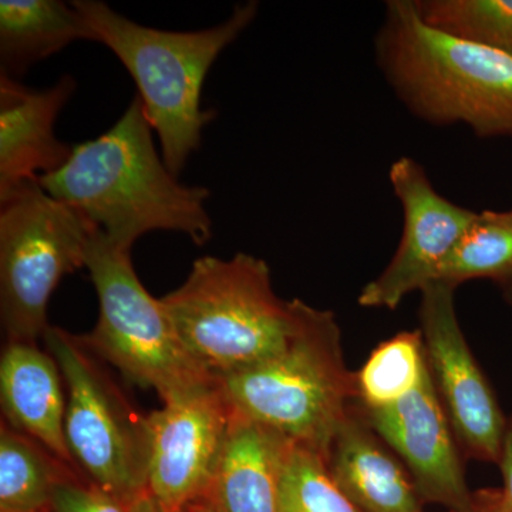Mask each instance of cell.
<instances>
[{"label": "cell", "mask_w": 512, "mask_h": 512, "mask_svg": "<svg viewBox=\"0 0 512 512\" xmlns=\"http://www.w3.org/2000/svg\"><path fill=\"white\" fill-rule=\"evenodd\" d=\"M37 183L126 251L151 231L181 232L198 247L212 237L210 190L181 184L168 170L138 96L113 127L73 144L66 163Z\"/></svg>", "instance_id": "cell-1"}, {"label": "cell", "mask_w": 512, "mask_h": 512, "mask_svg": "<svg viewBox=\"0 0 512 512\" xmlns=\"http://www.w3.org/2000/svg\"><path fill=\"white\" fill-rule=\"evenodd\" d=\"M376 47L384 76L416 116L512 137V55L434 28L416 0L387 2Z\"/></svg>", "instance_id": "cell-2"}, {"label": "cell", "mask_w": 512, "mask_h": 512, "mask_svg": "<svg viewBox=\"0 0 512 512\" xmlns=\"http://www.w3.org/2000/svg\"><path fill=\"white\" fill-rule=\"evenodd\" d=\"M72 3L94 42L109 47L133 77L164 163L171 173L180 174L200 148L202 130L215 117V110L201 106L205 77L218 56L251 25L258 3L235 6L221 25L194 32L138 25L100 0Z\"/></svg>", "instance_id": "cell-3"}, {"label": "cell", "mask_w": 512, "mask_h": 512, "mask_svg": "<svg viewBox=\"0 0 512 512\" xmlns=\"http://www.w3.org/2000/svg\"><path fill=\"white\" fill-rule=\"evenodd\" d=\"M291 302L285 348L218 380L235 416L271 427L328 461L333 437L357 403L356 373L345 365L335 315Z\"/></svg>", "instance_id": "cell-4"}, {"label": "cell", "mask_w": 512, "mask_h": 512, "mask_svg": "<svg viewBox=\"0 0 512 512\" xmlns=\"http://www.w3.org/2000/svg\"><path fill=\"white\" fill-rule=\"evenodd\" d=\"M160 301L185 352L217 379L275 356L293 329L292 302L276 295L264 259L248 254L202 256Z\"/></svg>", "instance_id": "cell-5"}, {"label": "cell", "mask_w": 512, "mask_h": 512, "mask_svg": "<svg viewBox=\"0 0 512 512\" xmlns=\"http://www.w3.org/2000/svg\"><path fill=\"white\" fill-rule=\"evenodd\" d=\"M42 339L62 372L64 436L74 467L130 508L147 493L148 416L137 412L80 336L49 326Z\"/></svg>", "instance_id": "cell-6"}, {"label": "cell", "mask_w": 512, "mask_h": 512, "mask_svg": "<svg viewBox=\"0 0 512 512\" xmlns=\"http://www.w3.org/2000/svg\"><path fill=\"white\" fill-rule=\"evenodd\" d=\"M97 228L37 181L0 197V320L6 342L43 338L64 276L84 268Z\"/></svg>", "instance_id": "cell-7"}, {"label": "cell", "mask_w": 512, "mask_h": 512, "mask_svg": "<svg viewBox=\"0 0 512 512\" xmlns=\"http://www.w3.org/2000/svg\"><path fill=\"white\" fill-rule=\"evenodd\" d=\"M84 268L99 298V320L80 338L94 355L138 386L156 390L163 402L214 377L185 352L163 303L138 279L131 251L97 229Z\"/></svg>", "instance_id": "cell-8"}, {"label": "cell", "mask_w": 512, "mask_h": 512, "mask_svg": "<svg viewBox=\"0 0 512 512\" xmlns=\"http://www.w3.org/2000/svg\"><path fill=\"white\" fill-rule=\"evenodd\" d=\"M232 416L217 377L174 394L148 414L147 493L161 511L180 512L205 494Z\"/></svg>", "instance_id": "cell-9"}, {"label": "cell", "mask_w": 512, "mask_h": 512, "mask_svg": "<svg viewBox=\"0 0 512 512\" xmlns=\"http://www.w3.org/2000/svg\"><path fill=\"white\" fill-rule=\"evenodd\" d=\"M421 293L427 362L451 427L467 456L500 464L507 423L461 332L454 288L434 281Z\"/></svg>", "instance_id": "cell-10"}, {"label": "cell", "mask_w": 512, "mask_h": 512, "mask_svg": "<svg viewBox=\"0 0 512 512\" xmlns=\"http://www.w3.org/2000/svg\"><path fill=\"white\" fill-rule=\"evenodd\" d=\"M389 178L403 208L402 241L383 274L360 293L365 308L396 309L404 296L436 281L440 266L477 215L434 190L413 158L394 161Z\"/></svg>", "instance_id": "cell-11"}, {"label": "cell", "mask_w": 512, "mask_h": 512, "mask_svg": "<svg viewBox=\"0 0 512 512\" xmlns=\"http://www.w3.org/2000/svg\"><path fill=\"white\" fill-rule=\"evenodd\" d=\"M360 410L370 427L402 458L421 501L444 505L450 512H473V493L468 490L450 420L429 365L403 399L380 409L360 406Z\"/></svg>", "instance_id": "cell-12"}, {"label": "cell", "mask_w": 512, "mask_h": 512, "mask_svg": "<svg viewBox=\"0 0 512 512\" xmlns=\"http://www.w3.org/2000/svg\"><path fill=\"white\" fill-rule=\"evenodd\" d=\"M76 87L70 74L43 90L0 74V197L66 163L72 146L56 137L55 124Z\"/></svg>", "instance_id": "cell-13"}, {"label": "cell", "mask_w": 512, "mask_h": 512, "mask_svg": "<svg viewBox=\"0 0 512 512\" xmlns=\"http://www.w3.org/2000/svg\"><path fill=\"white\" fill-rule=\"evenodd\" d=\"M330 476L362 512H421L409 470L367 423L359 403L333 437Z\"/></svg>", "instance_id": "cell-14"}, {"label": "cell", "mask_w": 512, "mask_h": 512, "mask_svg": "<svg viewBox=\"0 0 512 512\" xmlns=\"http://www.w3.org/2000/svg\"><path fill=\"white\" fill-rule=\"evenodd\" d=\"M3 421L74 467L66 436V389L55 357L36 343L6 342L0 357Z\"/></svg>", "instance_id": "cell-15"}, {"label": "cell", "mask_w": 512, "mask_h": 512, "mask_svg": "<svg viewBox=\"0 0 512 512\" xmlns=\"http://www.w3.org/2000/svg\"><path fill=\"white\" fill-rule=\"evenodd\" d=\"M291 444L279 431L234 414L200 500L211 512H276L279 474Z\"/></svg>", "instance_id": "cell-16"}, {"label": "cell", "mask_w": 512, "mask_h": 512, "mask_svg": "<svg viewBox=\"0 0 512 512\" xmlns=\"http://www.w3.org/2000/svg\"><path fill=\"white\" fill-rule=\"evenodd\" d=\"M77 40L94 42V37L73 3L0 2V63L5 76L19 80L33 64L56 55Z\"/></svg>", "instance_id": "cell-17"}, {"label": "cell", "mask_w": 512, "mask_h": 512, "mask_svg": "<svg viewBox=\"0 0 512 512\" xmlns=\"http://www.w3.org/2000/svg\"><path fill=\"white\" fill-rule=\"evenodd\" d=\"M73 473L79 471L2 420L0 512H50L56 484Z\"/></svg>", "instance_id": "cell-18"}, {"label": "cell", "mask_w": 512, "mask_h": 512, "mask_svg": "<svg viewBox=\"0 0 512 512\" xmlns=\"http://www.w3.org/2000/svg\"><path fill=\"white\" fill-rule=\"evenodd\" d=\"M484 278L501 285L512 278V210L477 212L440 266L436 281L456 289Z\"/></svg>", "instance_id": "cell-19"}, {"label": "cell", "mask_w": 512, "mask_h": 512, "mask_svg": "<svg viewBox=\"0 0 512 512\" xmlns=\"http://www.w3.org/2000/svg\"><path fill=\"white\" fill-rule=\"evenodd\" d=\"M427 365L421 330L386 340L356 373L357 403L365 409L396 403L419 384Z\"/></svg>", "instance_id": "cell-20"}, {"label": "cell", "mask_w": 512, "mask_h": 512, "mask_svg": "<svg viewBox=\"0 0 512 512\" xmlns=\"http://www.w3.org/2000/svg\"><path fill=\"white\" fill-rule=\"evenodd\" d=\"M276 512L362 511L330 476L326 458L292 441L279 474Z\"/></svg>", "instance_id": "cell-21"}, {"label": "cell", "mask_w": 512, "mask_h": 512, "mask_svg": "<svg viewBox=\"0 0 512 512\" xmlns=\"http://www.w3.org/2000/svg\"><path fill=\"white\" fill-rule=\"evenodd\" d=\"M421 18L450 35L512 55V0H419Z\"/></svg>", "instance_id": "cell-22"}, {"label": "cell", "mask_w": 512, "mask_h": 512, "mask_svg": "<svg viewBox=\"0 0 512 512\" xmlns=\"http://www.w3.org/2000/svg\"><path fill=\"white\" fill-rule=\"evenodd\" d=\"M50 512H130V508L73 473L56 484Z\"/></svg>", "instance_id": "cell-23"}, {"label": "cell", "mask_w": 512, "mask_h": 512, "mask_svg": "<svg viewBox=\"0 0 512 512\" xmlns=\"http://www.w3.org/2000/svg\"><path fill=\"white\" fill-rule=\"evenodd\" d=\"M473 512H511V510L504 490L484 488L473 493Z\"/></svg>", "instance_id": "cell-24"}, {"label": "cell", "mask_w": 512, "mask_h": 512, "mask_svg": "<svg viewBox=\"0 0 512 512\" xmlns=\"http://www.w3.org/2000/svg\"><path fill=\"white\" fill-rule=\"evenodd\" d=\"M501 470L504 477V493L507 495L508 505L512 512V420L507 424L505 433L503 457H501Z\"/></svg>", "instance_id": "cell-25"}, {"label": "cell", "mask_w": 512, "mask_h": 512, "mask_svg": "<svg viewBox=\"0 0 512 512\" xmlns=\"http://www.w3.org/2000/svg\"><path fill=\"white\" fill-rule=\"evenodd\" d=\"M130 512H163L151 495L146 493L131 505Z\"/></svg>", "instance_id": "cell-26"}, {"label": "cell", "mask_w": 512, "mask_h": 512, "mask_svg": "<svg viewBox=\"0 0 512 512\" xmlns=\"http://www.w3.org/2000/svg\"><path fill=\"white\" fill-rule=\"evenodd\" d=\"M180 512H211V510L201 500H197L194 503L188 504Z\"/></svg>", "instance_id": "cell-27"}, {"label": "cell", "mask_w": 512, "mask_h": 512, "mask_svg": "<svg viewBox=\"0 0 512 512\" xmlns=\"http://www.w3.org/2000/svg\"><path fill=\"white\" fill-rule=\"evenodd\" d=\"M501 286H503L505 298H507L508 303L512 305V278Z\"/></svg>", "instance_id": "cell-28"}]
</instances>
